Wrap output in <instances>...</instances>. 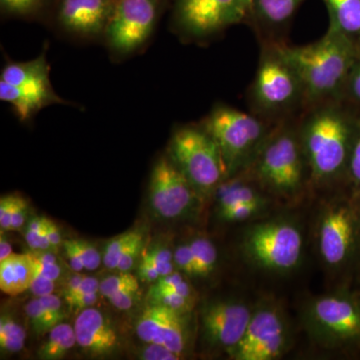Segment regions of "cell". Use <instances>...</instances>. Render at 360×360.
Segmentation results:
<instances>
[{
    "label": "cell",
    "mask_w": 360,
    "mask_h": 360,
    "mask_svg": "<svg viewBox=\"0 0 360 360\" xmlns=\"http://www.w3.org/2000/svg\"><path fill=\"white\" fill-rule=\"evenodd\" d=\"M302 80L305 104L315 105L338 96L347 84L356 49L345 35L329 30L322 39L303 46L274 44Z\"/></svg>",
    "instance_id": "1"
},
{
    "label": "cell",
    "mask_w": 360,
    "mask_h": 360,
    "mask_svg": "<svg viewBox=\"0 0 360 360\" xmlns=\"http://www.w3.org/2000/svg\"><path fill=\"white\" fill-rule=\"evenodd\" d=\"M312 106L298 132L312 179L326 181L340 174L349 161L352 129L333 103L324 101Z\"/></svg>",
    "instance_id": "2"
},
{
    "label": "cell",
    "mask_w": 360,
    "mask_h": 360,
    "mask_svg": "<svg viewBox=\"0 0 360 360\" xmlns=\"http://www.w3.org/2000/svg\"><path fill=\"white\" fill-rule=\"evenodd\" d=\"M200 124L217 142L227 176L252 165L270 134L260 118L222 104L214 106Z\"/></svg>",
    "instance_id": "3"
},
{
    "label": "cell",
    "mask_w": 360,
    "mask_h": 360,
    "mask_svg": "<svg viewBox=\"0 0 360 360\" xmlns=\"http://www.w3.org/2000/svg\"><path fill=\"white\" fill-rule=\"evenodd\" d=\"M251 167L258 182L272 193L295 195L309 168L300 132L288 127L270 131Z\"/></svg>",
    "instance_id": "4"
},
{
    "label": "cell",
    "mask_w": 360,
    "mask_h": 360,
    "mask_svg": "<svg viewBox=\"0 0 360 360\" xmlns=\"http://www.w3.org/2000/svg\"><path fill=\"white\" fill-rule=\"evenodd\" d=\"M168 156L198 193H212L227 177L219 146L201 124L175 130Z\"/></svg>",
    "instance_id": "5"
},
{
    "label": "cell",
    "mask_w": 360,
    "mask_h": 360,
    "mask_svg": "<svg viewBox=\"0 0 360 360\" xmlns=\"http://www.w3.org/2000/svg\"><path fill=\"white\" fill-rule=\"evenodd\" d=\"M251 98L257 110L267 116L283 115L305 104L302 80L274 44L265 47L260 56Z\"/></svg>",
    "instance_id": "6"
},
{
    "label": "cell",
    "mask_w": 360,
    "mask_h": 360,
    "mask_svg": "<svg viewBox=\"0 0 360 360\" xmlns=\"http://www.w3.org/2000/svg\"><path fill=\"white\" fill-rule=\"evenodd\" d=\"M167 0H118L103 42L111 56L124 59L139 53L155 32Z\"/></svg>",
    "instance_id": "7"
},
{
    "label": "cell",
    "mask_w": 360,
    "mask_h": 360,
    "mask_svg": "<svg viewBox=\"0 0 360 360\" xmlns=\"http://www.w3.org/2000/svg\"><path fill=\"white\" fill-rule=\"evenodd\" d=\"M252 0H174L172 25L180 37L205 40L250 20Z\"/></svg>",
    "instance_id": "8"
},
{
    "label": "cell",
    "mask_w": 360,
    "mask_h": 360,
    "mask_svg": "<svg viewBox=\"0 0 360 360\" xmlns=\"http://www.w3.org/2000/svg\"><path fill=\"white\" fill-rule=\"evenodd\" d=\"M305 326L326 347H341L360 340V304L343 295L319 296L307 305Z\"/></svg>",
    "instance_id": "9"
},
{
    "label": "cell",
    "mask_w": 360,
    "mask_h": 360,
    "mask_svg": "<svg viewBox=\"0 0 360 360\" xmlns=\"http://www.w3.org/2000/svg\"><path fill=\"white\" fill-rule=\"evenodd\" d=\"M243 246L248 257L258 266L270 271H288L300 264L303 238L295 224L274 220L251 227Z\"/></svg>",
    "instance_id": "10"
},
{
    "label": "cell",
    "mask_w": 360,
    "mask_h": 360,
    "mask_svg": "<svg viewBox=\"0 0 360 360\" xmlns=\"http://www.w3.org/2000/svg\"><path fill=\"white\" fill-rule=\"evenodd\" d=\"M198 191L168 155L161 156L151 172L149 202L165 219L186 217L195 206Z\"/></svg>",
    "instance_id": "11"
},
{
    "label": "cell",
    "mask_w": 360,
    "mask_h": 360,
    "mask_svg": "<svg viewBox=\"0 0 360 360\" xmlns=\"http://www.w3.org/2000/svg\"><path fill=\"white\" fill-rule=\"evenodd\" d=\"M288 331L285 321L276 307H259L252 312L243 338L229 350L236 360H272L285 352Z\"/></svg>",
    "instance_id": "12"
},
{
    "label": "cell",
    "mask_w": 360,
    "mask_h": 360,
    "mask_svg": "<svg viewBox=\"0 0 360 360\" xmlns=\"http://www.w3.org/2000/svg\"><path fill=\"white\" fill-rule=\"evenodd\" d=\"M117 4L118 0H58L56 25L75 39H103Z\"/></svg>",
    "instance_id": "13"
},
{
    "label": "cell",
    "mask_w": 360,
    "mask_h": 360,
    "mask_svg": "<svg viewBox=\"0 0 360 360\" xmlns=\"http://www.w3.org/2000/svg\"><path fill=\"white\" fill-rule=\"evenodd\" d=\"M49 70L46 51H44L32 60L7 61L0 80L13 85L26 105L44 108L51 104L65 103L52 87Z\"/></svg>",
    "instance_id": "14"
},
{
    "label": "cell",
    "mask_w": 360,
    "mask_h": 360,
    "mask_svg": "<svg viewBox=\"0 0 360 360\" xmlns=\"http://www.w3.org/2000/svg\"><path fill=\"white\" fill-rule=\"evenodd\" d=\"M355 219L347 206L335 205L326 208L319 226V248L323 262L338 266L347 262L354 250Z\"/></svg>",
    "instance_id": "15"
},
{
    "label": "cell",
    "mask_w": 360,
    "mask_h": 360,
    "mask_svg": "<svg viewBox=\"0 0 360 360\" xmlns=\"http://www.w3.org/2000/svg\"><path fill=\"white\" fill-rule=\"evenodd\" d=\"M252 312L245 303L217 302L205 307L201 314V326L205 340L215 347H236L245 335Z\"/></svg>",
    "instance_id": "16"
},
{
    "label": "cell",
    "mask_w": 360,
    "mask_h": 360,
    "mask_svg": "<svg viewBox=\"0 0 360 360\" xmlns=\"http://www.w3.org/2000/svg\"><path fill=\"white\" fill-rule=\"evenodd\" d=\"M184 314L160 304L148 303L135 326L139 340L144 343H156L184 355L187 341Z\"/></svg>",
    "instance_id": "17"
},
{
    "label": "cell",
    "mask_w": 360,
    "mask_h": 360,
    "mask_svg": "<svg viewBox=\"0 0 360 360\" xmlns=\"http://www.w3.org/2000/svg\"><path fill=\"white\" fill-rule=\"evenodd\" d=\"M73 328L78 345L94 356L112 354L120 345L117 333L110 319L92 307L77 314Z\"/></svg>",
    "instance_id": "18"
},
{
    "label": "cell",
    "mask_w": 360,
    "mask_h": 360,
    "mask_svg": "<svg viewBox=\"0 0 360 360\" xmlns=\"http://www.w3.org/2000/svg\"><path fill=\"white\" fill-rule=\"evenodd\" d=\"M32 279L33 267L27 253H13L0 260V290L6 295L16 296L30 290Z\"/></svg>",
    "instance_id": "19"
},
{
    "label": "cell",
    "mask_w": 360,
    "mask_h": 360,
    "mask_svg": "<svg viewBox=\"0 0 360 360\" xmlns=\"http://www.w3.org/2000/svg\"><path fill=\"white\" fill-rule=\"evenodd\" d=\"M305 0H252L250 20L265 30L288 25Z\"/></svg>",
    "instance_id": "20"
},
{
    "label": "cell",
    "mask_w": 360,
    "mask_h": 360,
    "mask_svg": "<svg viewBox=\"0 0 360 360\" xmlns=\"http://www.w3.org/2000/svg\"><path fill=\"white\" fill-rule=\"evenodd\" d=\"M329 14V30L352 40L360 35V0H322ZM354 41V40H352Z\"/></svg>",
    "instance_id": "21"
},
{
    "label": "cell",
    "mask_w": 360,
    "mask_h": 360,
    "mask_svg": "<svg viewBox=\"0 0 360 360\" xmlns=\"http://www.w3.org/2000/svg\"><path fill=\"white\" fill-rule=\"evenodd\" d=\"M215 191L219 202V212L240 203L264 206V196L250 182L240 177H233L225 181L224 180Z\"/></svg>",
    "instance_id": "22"
},
{
    "label": "cell",
    "mask_w": 360,
    "mask_h": 360,
    "mask_svg": "<svg viewBox=\"0 0 360 360\" xmlns=\"http://www.w3.org/2000/svg\"><path fill=\"white\" fill-rule=\"evenodd\" d=\"M77 342L75 328L61 322L49 331L46 340L39 349V357L44 360H59L75 347Z\"/></svg>",
    "instance_id": "23"
},
{
    "label": "cell",
    "mask_w": 360,
    "mask_h": 360,
    "mask_svg": "<svg viewBox=\"0 0 360 360\" xmlns=\"http://www.w3.org/2000/svg\"><path fill=\"white\" fill-rule=\"evenodd\" d=\"M25 329L11 315L0 317V348L6 354H16L25 347Z\"/></svg>",
    "instance_id": "24"
},
{
    "label": "cell",
    "mask_w": 360,
    "mask_h": 360,
    "mask_svg": "<svg viewBox=\"0 0 360 360\" xmlns=\"http://www.w3.org/2000/svg\"><path fill=\"white\" fill-rule=\"evenodd\" d=\"M193 251L198 276H207L215 269L217 264V250L207 238H194L188 243Z\"/></svg>",
    "instance_id": "25"
},
{
    "label": "cell",
    "mask_w": 360,
    "mask_h": 360,
    "mask_svg": "<svg viewBox=\"0 0 360 360\" xmlns=\"http://www.w3.org/2000/svg\"><path fill=\"white\" fill-rule=\"evenodd\" d=\"M148 303L163 305L168 309L176 310L180 314H186L193 309L194 298L186 297L172 290L153 286L148 292Z\"/></svg>",
    "instance_id": "26"
},
{
    "label": "cell",
    "mask_w": 360,
    "mask_h": 360,
    "mask_svg": "<svg viewBox=\"0 0 360 360\" xmlns=\"http://www.w3.org/2000/svg\"><path fill=\"white\" fill-rule=\"evenodd\" d=\"M51 0H0L1 13L20 18H37L44 13Z\"/></svg>",
    "instance_id": "27"
},
{
    "label": "cell",
    "mask_w": 360,
    "mask_h": 360,
    "mask_svg": "<svg viewBox=\"0 0 360 360\" xmlns=\"http://www.w3.org/2000/svg\"><path fill=\"white\" fill-rule=\"evenodd\" d=\"M26 253L32 260L33 274H40L54 281H58L63 276V267L52 250H30Z\"/></svg>",
    "instance_id": "28"
},
{
    "label": "cell",
    "mask_w": 360,
    "mask_h": 360,
    "mask_svg": "<svg viewBox=\"0 0 360 360\" xmlns=\"http://www.w3.org/2000/svg\"><path fill=\"white\" fill-rule=\"evenodd\" d=\"M25 311L33 331L37 335H44L59 324L47 311L39 297L32 298L30 302L26 303Z\"/></svg>",
    "instance_id": "29"
},
{
    "label": "cell",
    "mask_w": 360,
    "mask_h": 360,
    "mask_svg": "<svg viewBox=\"0 0 360 360\" xmlns=\"http://www.w3.org/2000/svg\"><path fill=\"white\" fill-rule=\"evenodd\" d=\"M139 231H129L118 234L115 238H111L106 243L103 250V262L104 266L108 269H117L118 262L127 246L131 243L132 239L136 236Z\"/></svg>",
    "instance_id": "30"
},
{
    "label": "cell",
    "mask_w": 360,
    "mask_h": 360,
    "mask_svg": "<svg viewBox=\"0 0 360 360\" xmlns=\"http://www.w3.org/2000/svg\"><path fill=\"white\" fill-rule=\"evenodd\" d=\"M139 290V279L129 272H122L112 274L103 278L99 283V292L106 298L120 291Z\"/></svg>",
    "instance_id": "31"
},
{
    "label": "cell",
    "mask_w": 360,
    "mask_h": 360,
    "mask_svg": "<svg viewBox=\"0 0 360 360\" xmlns=\"http://www.w3.org/2000/svg\"><path fill=\"white\" fill-rule=\"evenodd\" d=\"M143 255L155 264L161 277L172 274L176 270L174 260V252L165 246H155L150 250H144Z\"/></svg>",
    "instance_id": "32"
},
{
    "label": "cell",
    "mask_w": 360,
    "mask_h": 360,
    "mask_svg": "<svg viewBox=\"0 0 360 360\" xmlns=\"http://www.w3.org/2000/svg\"><path fill=\"white\" fill-rule=\"evenodd\" d=\"M144 251L143 234L141 231L137 232L136 236L132 239L131 243L127 246L118 262V271L129 272L136 264L137 260L141 258Z\"/></svg>",
    "instance_id": "33"
},
{
    "label": "cell",
    "mask_w": 360,
    "mask_h": 360,
    "mask_svg": "<svg viewBox=\"0 0 360 360\" xmlns=\"http://www.w3.org/2000/svg\"><path fill=\"white\" fill-rule=\"evenodd\" d=\"M175 267L186 276H198V266L188 243L177 246L174 251Z\"/></svg>",
    "instance_id": "34"
},
{
    "label": "cell",
    "mask_w": 360,
    "mask_h": 360,
    "mask_svg": "<svg viewBox=\"0 0 360 360\" xmlns=\"http://www.w3.org/2000/svg\"><path fill=\"white\" fill-rule=\"evenodd\" d=\"M264 206L250 205V203H240V205L231 206L219 212L220 219L227 222H240L251 219L262 210Z\"/></svg>",
    "instance_id": "35"
},
{
    "label": "cell",
    "mask_w": 360,
    "mask_h": 360,
    "mask_svg": "<svg viewBox=\"0 0 360 360\" xmlns=\"http://www.w3.org/2000/svg\"><path fill=\"white\" fill-rule=\"evenodd\" d=\"M75 243H77L78 250L82 255L84 269L94 271L98 269L99 265L103 262V257L96 246L84 239H75Z\"/></svg>",
    "instance_id": "36"
},
{
    "label": "cell",
    "mask_w": 360,
    "mask_h": 360,
    "mask_svg": "<svg viewBox=\"0 0 360 360\" xmlns=\"http://www.w3.org/2000/svg\"><path fill=\"white\" fill-rule=\"evenodd\" d=\"M181 357L176 352L156 343H146V347L139 354V359L143 360H179Z\"/></svg>",
    "instance_id": "37"
},
{
    "label": "cell",
    "mask_w": 360,
    "mask_h": 360,
    "mask_svg": "<svg viewBox=\"0 0 360 360\" xmlns=\"http://www.w3.org/2000/svg\"><path fill=\"white\" fill-rule=\"evenodd\" d=\"M108 300L116 309L129 310L141 300V293L139 290H123L110 296Z\"/></svg>",
    "instance_id": "38"
},
{
    "label": "cell",
    "mask_w": 360,
    "mask_h": 360,
    "mask_svg": "<svg viewBox=\"0 0 360 360\" xmlns=\"http://www.w3.org/2000/svg\"><path fill=\"white\" fill-rule=\"evenodd\" d=\"M16 195L2 196L0 200V229L1 232L11 231V219L14 206H15Z\"/></svg>",
    "instance_id": "39"
},
{
    "label": "cell",
    "mask_w": 360,
    "mask_h": 360,
    "mask_svg": "<svg viewBox=\"0 0 360 360\" xmlns=\"http://www.w3.org/2000/svg\"><path fill=\"white\" fill-rule=\"evenodd\" d=\"M44 217H35L28 222L25 232L26 243L30 250H39L40 231L44 226Z\"/></svg>",
    "instance_id": "40"
},
{
    "label": "cell",
    "mask_w": 360,
    "mask_h": 360,
    "mask_svg": "<svg viewBox=\"0 0 360 360\" xmlns=\"http://www.w3.org/2000/svg\"><path fill=\"white\" fill-rule=\"evenodd\" d=\"M56 281L47 278L40 274H33V279L30 290L32 291L34 297H42V296L52 295L56 290Z\"/></svg>",
    "instance_id": "41"
},
{
    "label": "cell",
    "mask_w": 360,
    "mask_h": 360,
    "mask_svg": "<svg viewBox=\"0 0 360 360\" xmlns=\"http://www.w3.org/2000/svg\"><path fill=\"white\" fill-rule=\"evenodd\" d=\"M40 302L44 305L45 309L53 316L58 323L63 322V319H65V310L63 307V302L58 297V295H49L39 297Z\"/></svg>",
    "instance_id": "42"
},
{
    "label": "cell",
    "mask_w": 360,
    "mask_h": 360,
    "mask_svg": "<svg viewBox=\"0 0 360 360\" xmlns=\"http://www.w3.org/2000/svg\"><path fill=\"white\" fill-rule=\"evenodd\" d=\"M137 276L144 283H156L161 276L155 264L142 253L141 262L137 265Z\"/></svg>",
    "instance_id": "43"
},
{
    "label": "cell",
    "mask_w": 360,
    "mask_h": 360,
    "mask_svg": "<svg viewBox=\"0 0 360 360\" xmlns=\"http://www.w3.org/2000/svg\"><path fill=\"white\" fill-rule=\"evenodd\" d=\"M63 246L65 248L66 258H68V262H70L71 269L75 272L82 271L84 269V262H82L79 250H78L77 243H75V239L63 240Z\"/></svg>",
    "instance_id": "44"
},
{
    "label": "cell",
    "mask_w": 360,
    "mask_h": 360,
    "mask_svg": "<svg viewBox=\"0 0 360 360\" xmlns=\"http://www.w3.org/2000/svg\"><path fill=\"white\" fill-rule=\"evenodd\" d=\"M28 205L27 201L21 196L16 198L15 206L11 219V231H20L25 224L26 217H27Z\"/></svg>",
    "instance_id": "45"
},
{
    "label": "cell",
    "mask_w": 360,
    "mask_h": 360,
    "mask_svg": "<svg viewBox=\"0 0 360 360\" xmlns=\"http://www.w3.org/2000/svg\"><path fill=\"white\" fill-rule=\"evenodd\" d=\"M97 297H98V292L85 293V295L71 298V300L65 302L72 311H75V314L77 312L79 314L82 310L94 307L97 302Z\"/></svg>",
    "instance_id": "46"
},
{
    "label": "cell",
    "mask_w": 360,
    "mask_h": 360,
    "mask_svg": "<svg viewBox=\"0 0 360 360\" xmlns=\"http://www.w3.org/2000/svg\"><path fill=\"white\" fill-rule=\"evenodd\" d=\"M347 84L350 94L354 96L356 101H360V58L357 59L356 54H355L354 61L352 63L349 75H348Z\"/></svg>",
    "instance_id": "47"
},
{
    "label": "cell",
    "mask_w": 360,
    "mask_h": 360,
    "mask_svg": "<svg viewBox=\"0 0 360 360\" xmlns=\"http://www.w3.org/2000/svg\"><path fill=\"white\" fill-rule=\"evenodd\" d=\"M99 283L96 278L91 276H85L84 281L80 283L77 290L73 291L71 295L63 297L65 302L71 300V298L77 297V296L85 295V293L99 292Z\"/></svg>",
    "instance_id": "48"
},
{
    "label": "cell",
    "mask_w": 360,
    "mask_h": 360,
    "mask_svg": "<svg viewBox=\"0 0 360 360\" xmlns=\"http://www.w3.org/2000/svg\"><path fill=\"white\" fill-rule=\"evenodd\" d=\"M348 162H349L350 174L355 181L360 184V131L352 144V153Z\"/></svg>",
    "instance_id": "49"
},
{
    "label": "cell",
    "mask_w": 360,
    "mask_h": 360,
    "mask_svg": "<svg viewBox=\"0 0 360 360\" xmlns=\"http://www.w3.org/2000/svg\"><path fill=\"white\" fill-rule=\"evenodd\" d=\"M46 222L47 236H49V243H51V250H58L59 246L63 245V240L61 238L60 231H59L58 225L54 224L52 220L45 219Z\"/></svg>",
    "instance_id": "50"
},
{
    "label": "cell",
    "mask_w": 360,
    "mask_h": 360,
    "mask_svg": "<svg viewBox=\"0 0 360 360\" xmlns=\"http://www.w3.org/2000/svg\"><path fill=\"white\" fill-rule=\"evenodd\" d=\"M13 248L8 239L4 236V232H1V238H0V260L6 259L13 255Z\"/></svg>",
    "instance_id": "51"
}]
</instances>
